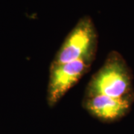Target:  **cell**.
Instances as JSON below:
<instances>
[{
	"instance_id": "cell-3",
	"label": "cell",
	"mask_w": 134,
	"mask_h": 134,
	"mask_svg": "<svg viewBox=\"0 0 134 134\" xmlns=\"http://www.w3.org/2000/svg\"><path fill=\"white\" fill-rule=\"evenodd\" d=\"M92 63L84 60L51 64L46 99L48 105H56L70 89L90 69Z\"/></svg>"
},
{
	"instance_id": "cell-4",
	"label": "cell",
	"mask_w": 134,
	"mask_h": 134,
	"mask_svg": "<svg viewBox=\"0 0 134 134\" xmlns=\"http://www.w3.org/2000/svg\"><path fill=\"white\" fill-rule=\"evenodd\" d=\"M131 98H113L104 95L85 96L83 106L93 116L104 121H114L128 112Z\"/></svg>"
},
{
	"instance_id": "cell-2",
	"label": "cell",
	"mask_w": 134,
	"mask_h": 134,
	"mask_svg": "<svg viewBox=\"0 0 134 134\" xmlns=\"http://www.w3.org/2000/svg\"><path fill=\"white\" fill-rule=\"evenodd\" d=\"M98 46V34L89 16L78 20L66 36L51 64H60L75 60L92 63Z\"/></svg>"
},
{
	"instance_id": "cell-1",
	"label": "cell",
	"mask_w": 134,
	"mask_h": 134,
	"mask_svg": "<svg viewBox=\"0 0 134 134\" xmlns=\"http://www.w3.org/2000/svg\"><path fill=\"white\" fill-rule=\"evenodd\" d=\"M132 75L125 60L118 52H110L103 66L92 77L86 95L130 98Z\"/></svg>"
}]
</instances>
